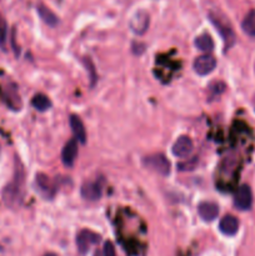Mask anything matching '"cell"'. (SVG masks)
I'll return each instance as SVG.
<instances>
[{"label": "cell", "instance_id": "1", "mask_svg": "<svg viewBox=\"0 0 255 256\" xmlns=\"http://www.w3.org/2000/svg\"><path fill=\"white\" fill-rule=\"evenodd\" d=\"M15 162L16 165H15L14 179L2 190V202L12 209L20 206L24 196V172L19 160L16 159Z\"/></svg>", "mask_w": 255, "mask_h": 256}, {"label": "cell", "instance_id": "2", "mask_svg": "<svg viewBox=\"0 0 255 256\" xmlns=\"http://www.w3.org/2000/svg\"><path fill=\"white\" fill-rule=\"evenodd\" d=\"M209 19L212 22V24L214 25L215 29L219 32V34L222 35V40L225 42V46L230 48L235 42V35L232 32V28L230 25L229 20L224 16L222 14L218 12H209Z\"/></svg>", "mask_w": 255, "mask_h": 256}, {"label": "cell", "instance_id": "3", "mask_svg": "<svg viewBox=\"0 0 255 256\" xmlns=\"http://www.w3.org/2000/svg\"><path fill=\"white\" fill-rule=\"evenodd\" d=\"M142 165L152 172H158L162 176H168L172 170V164L168 158L162 154H152L148 155L142 159Z\"/></svg>", "mask_w": 255, "mask_h": 256}, {"label": "cell", "instance_id": "4", "mask_svg": "<svg viewBox=\"0 0 255 256\" xmlns=\"http://www.w3.org/2000/svg\"><path fill=\"white\" fill-rule=\"evenodd\" d=\"M100 235L95 234V232H90V230H82L79 234L76 235V245L79 249L80 254L85 255L89 252L90 248L92 245L99 244Z\"/></svg>", "mask_w": 255, "mask_h": 256}, {"label": "cell", "instance_id": "5", "mask_svg": "<svg viewBox=\"0 0 255 256\" xmlns=\"http://www.w3.org/2000/svg\"><path fill=\"white\" fill-rule=\"evenodd\" d=\"M195 72H198L199 75L204 76V75H209L210 72H212L216 68V60L212 55L210 54H204L199 55L196 59L194 60V64H192Z\"/></svg>", "mask_w": 255, "mask_h": 256}, {"label": "cell", "instance_id": "6", "mask_svg": "<svg viewBox=\"0 0 255 256\" xmlns=\"http://www.w3.org/2000/svg\"><path fill=\"white\" fill-rule=\"evenodd\" d=\"M234 205L236 209L242 210V212L250 210V208L252 205V194L249 185L244 184L238 189L234 198Z\"/></svg>", "mask_w": 255, "mask_h": 256}, {"label": "cell", "instance_id": "7", "mask_svg": "<svg viewBox=\"0 0 255 256\" xmlns=\"http://www.w3.org/2000/svg\"><path fill=\"white\" fill-rule=\"evenodd\" d=\"M150 18L149 14L144 10H139L132 15V18L129 22V26L132 32L136 35H142L149 28Z\"/></svg>", "mask_w": 255, "mask_h": 256}, {"label": "cell", "instance_id": "8", "mask_svg": "<svg viewBox=\"0 0 255 256\" xmlns=\"http://www.w3.org/2000/svg\"><path fill=\"white\" fill-rule=\"evenodd\" d=\"M192 149H194L192 140L188 135H182L172 145V152L176 158H186L188 155L192 154Z\"/></svg>", "mask_w": 255, "mask_h": 256}, {"label": "cell", "instance_id": "9", "mask_svg": "<svg viewBox=\"0 0 255 256\" xmlns=\"http://www.w3.org/2000/svg\"><path fill=\"white\" fill-rule=\"evenodd\" d=\"M78 156V140L72 139L64 145L62 152V164L66 168H72L74 165L75 159Z\"/></svg>", "mask_w": 255, "mask_h": 256}, {"label": "cell", "instance_id": "10", "mask_svg": "<svg viewBox=\"0 0 255 256\" xmlns=\"http://www.w3.org/2000/svg\"><path fill=\"white\" fill-rule=\"evenodd\" d=\"M80 194H82V196L84 198L85 200H89V202H96V200H99L100 198H102V189L98 182H88L82 185Z\"/></svg>", "mask_w": 255, "mask_h": 256}, {"label": "cell", "instance_id": "11", "mask_svg": "<svg viewBox=\"0 0 255 256\" xmlns=\"http://www.w3.org/2000/svg\"><path fill=\"white\" fill-rule=\"evenodd\" d=\"M35 184H36L38 190L44 195L46 199H52L55 194V188L49 176L45 174H38L35 178Z\"/></svg>", "mask_w": 255, "mask_h": 256}, {"label": "cell", "instance_id": "12", "mask_svg": "<svg viewBox=\"0 0 255 256\" xmlns=\"http://www.w3.org/2000/svg\"><path fill=\"white\" fill-rule=\"evenodd\" d=\"M219 230L226 236H232L239 230V220L232 215H225L219 222Z\"/></svg>", "mask_w": 255, "mask_h": 256}, {"label": "cell", "instance_id": "13", "mask_svg": "<svg viewBox=\"0 0 255 256\" xmlns=\"http://www.w3.org/2000/svg\"><path fill=\"white\" fill-rule=\"evenodd\" d=\"M198 212L204 222H212L219 215V206L215 202H202L198 206Z\"/></svg>", "mask_w": 255, "mask_h": 256}, {"label": "cell", "instance_id": "14", "mask_svg": "<svg viewBox=\"0 0 255 256\" xmlns=\"http://www.w3.org/2000/svg\"><path fill=\"white\" fill-rule=\"evenodd\" d=\"M70 128H72V132H74L75 139L79 142H82V144H85L86 142V132H85L84 124H82L79 116H76V115L70 116Z\"/></svg>", "mask_w": 255, "mask_h": 256}, {"label": "cell", "instance_id": "15", "mask_svg": "<svg viewBox=\"0 0 255 256\" xmlns=\"http://www.w3.org/2000/svg\"><path fill=\"white\" fill-rule=\"evenodd\" d=\"M36 9H38V12H39L40 18H42V22H44L45 24H48L52 28L56 26V25L59 24V19H58L56 15H55L49 8L45 6L44 4H39Z\"/></svg>", "mask_w": 255, "mask_h": 256}, {"label": "cell", "instance_id": "16", "mask_svg": "<svg viewBox=\"0 0 255 256\" xmlns=\"http://www.w3.org/2000/svg\"><path fill=\"white\" fill-rule=\"evenodd\" d=\"M2 96L10 109H14V110L20 109V105H22L20 104V98H19V95H18L16 89H15V88L9 86L6 89V92H2Z\"/></svg>", "mask_w": 255, "mask_h": 256}, {"label": "cell", "instance_id": "17", "mask_svg": "<svg viewBox=\"0 0 255 256\" xmlns=\"http://www.w3.org/2000/svg\"><path fill=\"white\" fill-rule=\"evenodd\" d=\"M194 44L195 46H196V49L202 50V52H210L214 49V42H212V36L208 34L199 35V36L195 39Z\"/></svg>", "mask_w": 255, "mask_h": 256}, {"label": "cell", "instance_id": "18", "mask_svg": "<svg viewBox=\"0 0 255 256\" xmlns=\"http://www.w3.org/2000/svg\"><path fill=\"white\" fill-rule=\"evenodd\" d=\"M242 28L244 32L249 36L255 38V10H250L246 15H245L244 20L242 22Z\"/></svg>", "mask_w": 255, "mask_h": 256}, {"label": "cell", "instance_id": "19", "mask_svg": "<svg viewBox=\"0 0 255 256\" xmlns=\"http://www.w3.org/2000/svg\"><path fill=\"white\" fill-rule=\"evenodd\" d=\"M32 105L38 112H46L52 108V102L49 98L44 94H36L32 100Z\"/></svg>", "mask_w": 255, "mask_h": 256}, {"label": "cell", "instance_id": "20", "mask_svg": "<svg viewBox=\"0 0 255 256\" xmlns=\"http://www.w3.org/2000/svg\"><path fill=\"white\" fill-rule=\"evenodd\" d=\"M6 35H8V24L6 20L2 15H0V45L4 46L5 42H6Z\"/></svg>", "mask_w": 255, "mask_h": 256}, {"label": "cell", "instance_id": "21", "mask_svg": "<svg viewBox=\"0 0 255 256\" xmlns=\"http://www.w3.org/2000/svg\"><path fill=\"white\" fill-rule=\"evenodd\" d=\"M102 256H116L114 244L112 242H105L104 248H102Z\"/></svg>", "mask_w": 255, "mask_h": 256}, {"label": "cell", "instance_id": "22", "mask_svg": "<svg viewBox=\"0 0 255 256\" xmlns=\"http://www.w3.org/2000/svg\"><path fill=\"white\" fill-rule=\"evenodd\" d=\"M210 92H214V95H219L220 92H222L225 90V85L222 82H214L209 86Z\"/></svg>", "mask_w": 255, "mask_h": 256}, {"label": "cell", "instance_id": "23", "mask_svg": "<svg viewBox=\"0 0 255 256\" xmlns=\"http://www.w3.org/2000/svg\"><path fill=\"white\" fill-rule=\"evenodd\" d=\"M85 65H86V69L89 70L90 72H92L90 78H92V84H94V82H95V72H94V69H92V68H94V65H92V62H90L89 58H88V59H85Z\"/></svg>", "mask_w": 255, "mask_h": 256}, {"label": "cell", "instance_id": "24", "mask_svg": "<svg viewBox=\"0 0 255 256\" xmlns=\"http://www.w3.org/2000/svg\"><path fill=\"white\" fill-rule=\"evenodd\" d=\"M94 256H102V252H99V250H96V252H94Z\"/></svg>", "mask_w": 255, "mask_h": 256}, {"label": "cell", "instance_id": "25", "mask_svg": "<svg viewBox=\"0 0 255 256\" xmlns=\"http://www.w3.org/2000/svg\"><path fill=\"white\" fill-rule=\"evenodd\" d=\"M44 256H58V255L54 254V252H48V254H45Z\"/></svg>", "mask_w": 255, "mask_h": 256}]
</instances>
